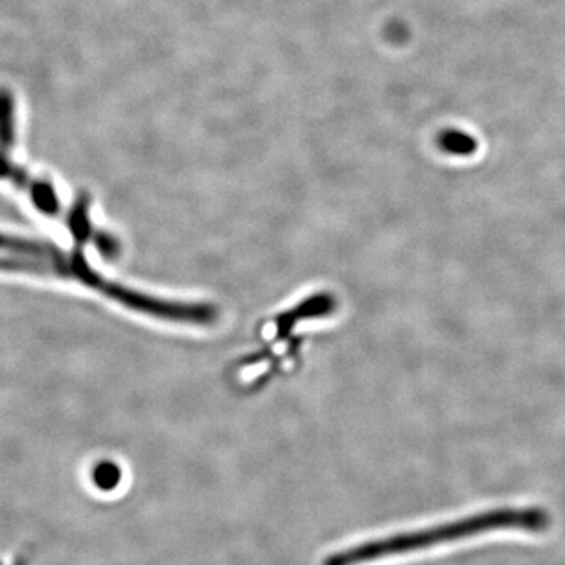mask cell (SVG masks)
Wrapping results in <instances>:
<instances>
[{
	"mask_svg": "<svg viewBox=\"0 0 565 565\" xmlns=\"http://www.w3.org/2000/svg\"><path fill=\"white\" fill-rule=\"evenodd\" d=\"M17 140L14 98L7 88H0V151L10 152Z\"/></svg>",
	"mask_w": 565,
	"mask_h": 565,
	"instance_id": "cell-4",
	"label": "cell"
},
{
	"mask_svg": "<svg viewBox=\"0 0 565 565\" xmlns=\"http://www.w3.org/2000/svg\"><path fill=\"white\" fill-rule=\"evenodd\" d=\"M0 250L17 255L13 258L0 256L2 273L54 275L65 280L77 281L131 310L158 316L169 321L207 323L215 318V311L210 305L174 303L166 300L162 302L106 280L103 275L95 273L88 266L79 252H65L57 245L44 243V241L22 239L6 233H0Z\"/></svg>",
	"mask_w": 565,
	"mask_h": 565,
	"instance_id": "cell-1",
	"label": "cell"
},
{
	"mask_svg": "<svg viewBox=\"0 0 565 565\" xmlns=\"http://www.w3.org/2000/svg\"><path fill=\"white\" fill-rule=\"evenodd\" d=\"M93 476H95L96 486L99 489L106 490V492L107 490L115 489L121 479L120 468L110 462L99 463Z\"/></svg>",
	"mask_w": 565,
	"mask_h": 565,
	"instance_id": "cell-6",
	"label": "cell"
},
{
	"mask_svg": "<svg viewBox=\"0 0 565 565\" xmlns=\"http://www.w3.org/2000/svg\"><path fill=\"white\" fill-rule=\"evenodd\" d=\"M0 180L9 181L14 188L21 189L22 192L28 193L29 199L35 204L36 210L43 214L51 215V217L61 218L68 223L71 211H63L61 200H58L57 192L54 185L47 181L35 180L32 174L25 172L22 167L17 163L10 162L6 152L0 151Z\"/></svg>",
	"mask_w": 565,
	"mask_h": 565,
	"instance_id": "cell-3",
	"label": "cell"
},
{
	"mask_svg": "<svg viewBox=\"0 0 565 565\" xmlns=\"http://www.w3.org/2000/svg\"><path fill=\"white\" fill-rule=\"evenodd\" d=\"M438 147L449 154L471 156L478 150V141L465 132L445 131L438 137Z\"/></svg>",
	"mask_w": 565,
	"mask_h": 565,
	"instance_id": "cell-5",
	"label": "cell"
},
{
	"mask_svg": "<svg viewBox=\"0 0 565 565\" xmlns=\"http://www.w3.org/2000/svg\"><path fill=\"white\" fill-rule=\"evenodd\" d=\"M552 519L542 508H500L444 523V525L424 527L390 535V537L374 539L364 544L351 546L343 552L333 553L323 561V565H360L384 557L407 555L418 550L433 548V546L451 544L460 539L473 535L493 533V531L520 530L526 533H542L548 530Z\"/></svg>",
	"mask_w": 565,
	"mask_h": 565,
	"instance_id": "cell-2",
	"label": "cell"
}]
</instances>
